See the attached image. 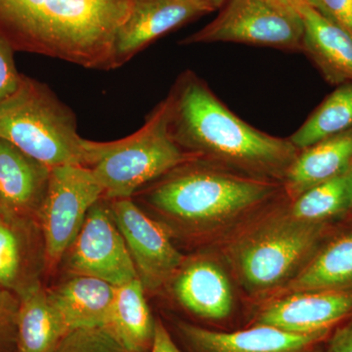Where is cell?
Returning <instances> with one entry per match:
<instances>
[{"mask_svg": "<svg viewBox=\"0 0 352 352\" xmlns=\"http://www.w3.org/2000/svg\"><path fill=\"white\" fill-rule=\"evenodd\" d=\"M14 48L0 36V105L19 87L22 76L14 59Z\"/></svg>", "mask_w": 352, "mask_h": 352, "instance_id": "cell-27", "label": "cell"}, {"mask_svg": "<svg viewBox=\"0 0 352 352\" xmlns=\"http://www.w3.org/2000/svg\"><path fill=\"white\" fill-rule=\"evenodd\" d=\"M279 289L283 296L352 291V226L331 233L302 270Z\"/></svg>", "mask_w": 352, "mask_h": 352, "instance_id": "cell-17", "label": "cell"}, {"mask_svg": "<svg viewBox=\"0 0 352 352\" xmlns=\"http://www.w3.org/2000/svg\"><path fill=\"white\" fill-rule=\"evenodd\" d=\"M140 280L116 289L115 298L102 328L129 352H149L154 340L156 319L145 298Z\"/></svg>", "mask_w": 352, "mask_h": 352, "instance_id": "cell-21", "label": "cell"}, {"mask_svg": "<svg viewBox=\"0 0 352 352\" xmlns=\"http://www.w3.org/2000/svg\"><path fill=\"white\" fill-rule=\"evenodd\" d=\"M352 159V129L300 150L282 186L289 201L349 170Z\"/></svg>", "mask_w": 352, "mask_h": 352, "instance_id": "cell-19", "label": "cell"}, {"mask_svg": "<svg viewBox=\"0 0 352 352\" xmlns=\"http://www.w3.org/2000/svg\"><path fill=\"white\" fill-rule=\"evenodd\" d=\"M173 331L187 352H322L332 333L296 335L263 325L222 332L183 320L173 322Z\"/></svg>", "mask_w": 352, "mask_h": 352, "instance_id": "cell-11", "label": "cell"}, {"mask_svg": "<svg viewBox=\"0 0 352 352\" xmlns=\"http://www.w3.org/2000/svg\"><path fill=\"white\" fill-rule=\"evenodd\" d=\"M18 309L19 298L0 287V352H18Z\"/></svg>", "mask_w": 352, "mask_h": 352, "instance_id": "cell-26", "label": "cell"}, {"mask_svg": "<svg viewBox=\"0 0 352 352\" xmlns=\"http://www.w3.org/2000/svg\"><path fill=\"white\" fill-rule=\"evenodd\" d=\"M110 207L145 291L156 292L173 281L185 259L168 231L132 198L110 200Z\"/></svg>", "mask_w": 352, "mask_h": 352, "instance_id": "cell-10", "label": "cell"}, {"mask_svg": "<svg viewBox=\"0 0 352 352\" xmlns=\"http://www.w3.org/2000/svg\"><path fill=\"white\" fill-rule=\"evenodd\" d=\"M63 258L69 274L97 278L115 287L138 278L126 242L113 219L110 200L104 197L90 208Z\"/></svg>", "mask_w": 352, "mask_h": 352, "instance_id": "cell-9", "label": "cell"}, {"mask_svg": "<svg viewBox=\"0 0 352 352\" xmlns=\"http://www.w3.org/2000/svg\"><path fill=\"white\" fill-rule=\"evenodd\" d=\"M131 0H0V36L14 50L111 71Z\"/></svg>", "mask_w": 352, "mask_h": 352, "instance_id": "cell-2", "label": "cell"}, {"mask_svg": "<svg viewBox=\"0 0 352 352\" xmlns=\"http://www.w3.org/2000/svg\"><path fill=\"white\" fill-rule=\"evenodd\" d=\"M51 168L0 138V210L38 219Z\"/></svg>", "mask_w": 352, "mask_h": 352, "instance_id": "cell-15", "label": "cell"}, {"mask_svg": "<svg viewBox=\"0 0 352 352\" xmlns=\"http://www.w3.org/2000/svg\"><path fill=\"white\" fill-rule=\"evenodd\" d=\"M0 138L50 166L87 164L75 113L45 83L22 76L0 105Z\"/></svg>", "mask_w": 352, "mask_h": 352, "instance_id": "cell-6", "label": "cell"}, {"mask_svg": "<svg viewBox=\"0 0 352 352\" xmlns=\"http://www.w3.org/2000/svg\"><path fill=\"white\" fill-rule=\"evenodd\" d=\"M103 197L100 183L87 166L66 164L51 168L38 215L50 267L63 259L90 208Z\"/></svg>", "mask_w": 352, "mask_h": 352, "instance_id": "cell-8", "label": "cell"}, {"mask_svg": "<svg viewBox=\"0 0 352 352\" xmlns=\"http://www.w3.org/2000/svg\"><path fill=\"white\" fill-rule=\"evenodd\" d=\"M352 315V291L300 292L282 296L259 312L254 325L296 335L332 331Z\"/></svg>", "mask_w": 352, "mask_h": 352, "instance_id": "cell-13", "label": "cell"}, {"mask_svg": "<svg viewBox=\"0 0 352 352\" xmlns=\"http://www.w3.org/2000/svg\"><path fill=\"white\" fill-rule=\"evenodd\" d=\"M303 54L320 72L324 80L339 87L352 82V38L329 22L308 4L302 7Z\"/></svg>", "mask_w": 352, "mask_h": 352, "instance_id": "cell-18", "label": "cell"}, {"mask_svg": "<svg viewBox=\"0 0 352 352\" xmlns=\"http://www.w3.org/2000/svg\"><path fill=\"white\" fill-rule=\"evenodd\" d=\"M166 97L168 131L183 151L241 175L283 182L300 153L289 138L245 122L191 69L180 74Z\"/></svg>", "mask_w": 352, "mask_h": 352, "instance_id": "cell-1", "label": "cell"}, {"mask_svg": "<svg viewBox=\"0 0 352 352\" xmlns=\"http://www.w3.org/2000/svg\"><path fill=\"white\" fill-rule=\"evenodd\" d=\"M116 289L97 278L71 275L66 281L47 289V294L72 332L102 327L112 307Z\"/></svg>", "mask_w": 352, "mask_h": 352, "instance_id": "cell-20", "label": "cell"}, {"mask_svg": "<svg viewBox=\"0 0 352 352\" xmlns=\"http://www.w3.org/2000/svg\"><path fill=\"white\" fill-rule=\"evenodd\" d=\"M46 266L38 219L0 210V287L22 295L41 284Z\"/></svg>", "mask_w": 352, "mask_h": 352, "instance_id": "cell-12", "label": "cell"}, {"mask_svg": "<svg viewBox=\"0 0 352 352\" xmlns=\"http://www.w3.org/2000/svg\"><path fill=\"white\" fill-rule=\"evenodd\" d=\"M229 248V258L241 283L251 293L279 289L318 251L333 232L332 222H307L287 207L275 208Z\"/></svg>", "mask_w": 352, "mask_h": 352, "instance_id": "cell-4", "label": "cell"}, {"mask_svg": "<svg viewBox=\"0 0 352 352\" xmlns=\"http://www.w3.org/2000/svg\"><path fill=\"white\" fill-rule=\"evenodd\" d=\"M219 11L212 22L182 39L180 45L239 43L302 52V17L286 12L271 0H227Z\"/></svg>", "mask_w": 352, "mask_h": 352, "instance_id": "cell-7", "label": "cell"}, {"mask_svg": "<svg viewBox=\"0 0 352 352\" xmlns=\"http://www.w3.org/2000/svg\"><path fill=\"white\" fill-rule=\"evenodd\" d=\"M328 349L331 352H352V320L331 333Z\"/></svg>", "mask_w": 352, "mask_h": 352, "instance_id": "cell-30", "label": "cell"}, {"mask_svg": "<svg viewBox=\"0 0 352 352\" xmlns=\"http://www.w3.org/2000/svg\"><path fill=\"white\" fill-rule=\"evenodd\" d=\"M149 352H183L160 318L156 319L154 340Z\"/></svg>", "mask_w": 352, "mask_h": 352, "instance_id": "cell-29", "label": "cell"}, {"mask_svg": "<svg viewBox=\"0 0 352 352\" xmlns=\"http://www.w3.org/2000/svg\"><path fill=\"white\" fill-rule=\"evenodd\" d=\"M347 173H349V177H351V184H352V159H351V164H349V170H347Z\"/></svg>", "mask_w": 352, "mask_h": 352, "instance_id": "cell-33", "label": "cell"}, {"mask_svg": "<svg viewBox=\"0 0 352 352\" xmlns=\"http://www.w3.org/2000/svg\"><path fill=\"white\" fill-rule=\"evenodd\" d=\"M271 1L274 2L286 12L296 16H300V10L307 4V0H271Z\"/></svg>", "mask_w": 352, "mask_h": 352, "instance_id": "cell-31", "label": "cell"}, {"mask_svg": "<svg viewBox=\"0 0 352 352\" xmlns=\"http://www.w3.org/2000/svg\"><path fill=\"white\" fill-rule=\"evenodd\" d=\"M289 203V212L302 221L332 222L344 217L352 212V184L349 173L307 190Z\"/></svg>", "mask_w": 352, "mask_h": 352, "instance_id": "cell-24", "label": "cell"}, {"mask_svg": "<svg viewBox=\"0 0 352 352\" xmlns=\"http://www.w3.org/2000/svg\"><path fill=\"white\" fill-rule=\"evenodd\" d=\"M168 97L146 118L144 126L119 140L85 139V166L92 171L108 200L129 199L189 160L168 131Z\"/></svg>", "mask_w": 352, "mask_h": 352, "instance_id": "cell-5", "label": "cell"}, {"mask_svg": "<svg viewBox=\"0 0 352 352\" xmlns=\"http://www.w3.org/2000/svg\"><path fill=\"white\" fill-rule=\"evenodd\" d=\"M18 298V352H56L69 330L47 289L38 284Z\"/></svg>", "mask_w": 352, "mask_h": 352, "instance_id": "cell-22", "label": "cell"}, {"mask_svg": "<svg viewBox=\"0 0 352 352\" xmlns=\"http://www.w3.org/2000/svg\"><path fill=\"white\" fill-rule=\"evenodd\" d=\"M351 129L352 82H347L328 95L289 139L298 150H302Z\"/></svg>", "mask_w": 352, "mask_h": 352, "instance_id": "cell-23", "label": "cell"}, {"mask_svg": "<svg viewBox=\"0 0 352 352\" xmlns=\"http://www.w3.org/2000/svg\"><path fill=\"white\" fill-rule=\"evenodd\" d=\"M322 352H331V351H329V349H328V347H327V349H324V351H322Z\"/></svg>", "mask_w": 352, "mask_h": 352, "instance_id": "cell-34", "label": "cell"}, {"mask_svg": "<svg viewBox=\"0 0 352 352\" xmlns=\"http://www.w3.org/2000/svg\"><path fill=\"white\" fill-rule=\"evenodd\" d=\"M205 15L204 9L182 0H131L113 41V67L120 68L157 39Z\"/></svg>", "mask_w": 352, "mask_h": 352, "instance_id": "cell-14", "label": "cell"}, {"mask_svg": "<svg viewBox=\"0 0 352 352\" xmlns=\"http://www.w3.org/2000/svg\"><path fill=\"white\" fill-rule=\"evenodd\" d=\"M182 1L188 2L204 9L208 14L220 10L222 6L226 3L227 0H182Z\"/></svg>", "mask_w": 352, "mask_h": 352, "instance_id": "cell-32", "label": "cell"}, {"mask_svg": "<svg viewBox=\"0 0 352 352\" xmlns=\"http://www.w3.org/2000/svg\"><path fill=\"white\" fill-rule=\"evenodd\" d=\"M173 282L177 302L199 318L222 321L232 314L230 282L226 272L210 259L184 261Z\"/></svg>", "mask_w": 352, "mask_h": 352, "instance_id": "cell-16", "label": "cell"}, {"mask_svg": "<svg viewBox=\"0 0 352 352\" xmlns=\"http://www.w3.org/2000/svg\"><path fill=\"white\" fill-rule=\"evenodd\" d=\"M139 192L163 219L195 234L228 226L286 196L282 183L241 175L200 159L179 164Z\"/></svg>", "mask_w": 352, "mask_h": 352, "instance_id": "cell-3", "label": "cell"}, {"mask_svg": "<svg viewBox=\"0 0 352 352\" xmlns=\"http://www.w3.org/2000/svg\"><path fill=\"white\" fill-rule=\"evenodd\" d=\"M307 2L322 17L352 38V0H307Z\"/></svg>", "mask_w": 352, "mask_h": 352, "instance_id": "cell-28", "label": "cell"}, {"mask_svg": "<svg viewBox=\"0 0 352 352\" xmlns=\"http://www.w3.org/2000/svg\"><path fill=\"white\" fill-rule=\"evenodd\" d=\"M56 352H129L102 327L72 331Z\"/></svg>", "mask_w": 352, "mask_h": 352, "instance_id": "cell-25", "label": "cell"}]
</instances>
